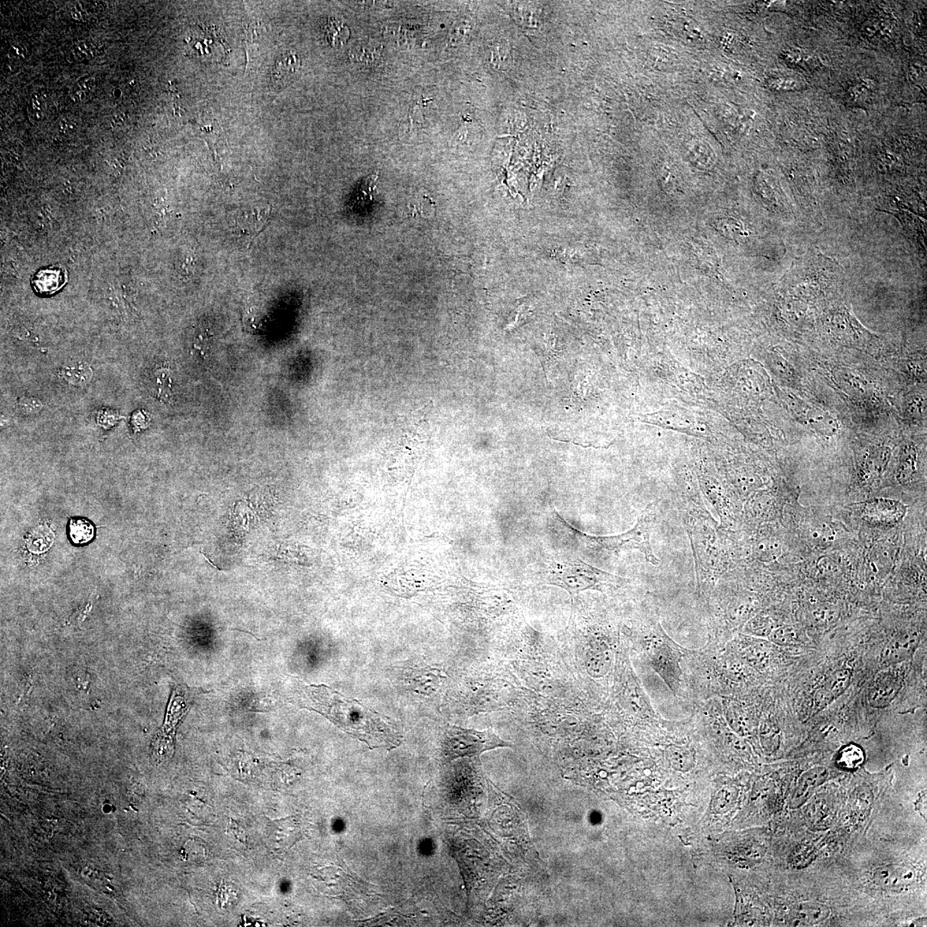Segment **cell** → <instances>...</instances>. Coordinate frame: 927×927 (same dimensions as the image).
Here are the masks:
<instances>
[{
    "mask_svg": "<svg viewBox=\"0 0 927 927\" xmlns=\"http://www.w3.org/2000/svg\"><path fill=\"white\" fill-rule=\"evenodd\" d=\"M646 642L651 665L668 685L670 690L676 694L682 674L676 651L655 635L647 638Z\"/></svg>",
    "mask_w": 927,
    "mask_h": 927,
    "instance_id": "5",
    "label": "cell"
},
{
    "mask_svg": "<svg viewBox=\"0 0 927 927\" xmlns=\"http://www.w3.org/2000/svg\"><path fill=\"white\" fill-rule=\"evenodd\" d=\"M541 582L563 588L574 598L580 591L598 589L605 584H617L624 579L591 566L572 555H556L546 561L541 571Z\"/></svg>",
    "mask_w": 927,
    "mask_h": 927,
    "instance_id": "2",
    "label": "cell"
},
{
    "mask_svg": "<svg viewBox=\"0 0 927 927\" xmlns=\"http://www.w3.org/2000/svg\"><path fill=\"white\" fill-rule=\"evenodd\" d=\"M806 420L811 427L824 435H834L838 430V423L828 412L818 408L807 407Z\"/></svg>",
    "mask_w": 927,
    "mask_h": 927,
    "instance_id": "19",
    "label": "cell"
},
{
    "mask_svg": "<svg viewBox=\"0 0 927 927\" xmlns=\"http://www.w3.org/2000/svg\"><path fill=\"white\" fill-rule=\"evenodd\" d=\"M61 375L73 385L84 386L91 379L92 371L87 364L77 363L65 368Z\"/></svg>",
    "mask_w": 927,
    "mask_h": 927,
    "instance_id": "26",
    "label": "cell"
},
{
    "mask_svg": "<svg viewBox=\"0 0 927 927\" xmlns=\"http://www.w3.org/2000/svg\"><path fill=\"white\" fill-rule=\"evenodd\" d=\"M512 747L511 744L499 738L490 730L476 731L451 725L446 728L445 732L442 755L445 761L451 762L457 758L474 757L497 748Z\"/></svg>",
    "mask_w": 927,
    "mask_h": 927,
    "instance_id": "4",
    "label": "cell"
},
{
    "mask_svg": "<svg viewBox=\"0 0 927 927\" xmlns=\"http://www.w3.org/2000/svg\"><path fill=\"white\" fill-rule=\"evenodd\" d=\"M744 658L755 669H764L769 663V655L761 647H749L744 651Z\"/></svg>",
    "mask_w": 927,
    "mask_h": 927,
    "instance_id": "29",
    "label": "cell"
},
{
    "mask_svg": "<svg viewBox=\"0 0 927 927\" xmlns=\"http://www.w3.org/2000/svg\"><path fill=\"white\" fill-rule=\"evenodd\" d=\"M891 454V449L886 446L869 450L859 465V475L861 481L870 485L883 475L888 467Z\"/></svg>",
    "mask_w": 927,
    "mask_h": 927,
    "instance_id": "12",
    "label": "cell"
},
{
    "mask_svg": "<svg viewBox=\"0 0 927 927\" xmlns=\"http://www.w3.org/2000/svg\"><path fill=\"white\" fill-rule=\"evenodd\" d=\"M747 629L759 636L769 635L774 631L773 621L766 617H755L748 624Z\"/></svg>",
    "mask_w": 927,
    "mask_h": 927,
    "instance_id": "31",
    "label": "cell"
},
{
    "mask_svg": "<svg viewBox=\"0 0 927 927\" xmlns=\"http://www.w3.org/2000/svg\"><path fill=\"white\" fill-rule=\"evenodd\" d=\"M93 82H94V80H92V78L82 82H77L72 89V96L73 99L80 100L82 98H84L87 93L91 91L93 86H94V85H93Z\"/></svg>",
    "mask_w": 927,
    "mask_h": 927,
    "instance_id": "33",
    "label": "cell"
},
{
    "mask_svg": "<svg viewBox=\"0 0 927 927\" xmlns=\"http://www.w3.org/2000/svg\"><path fill=\"white\" fill-rule=\"evenodd\" d=\"M133 426L139 428V429H142V428L147 426L149 419H147V416L144 413L137 412L133 416Z\"/></svg>",
    "mask_w": 927,
    "mask_h": 927,
    "instance_id": "38",
    "label": "cell"
},
{
    "mask_svg": "<svg viewBox=\"0 0 927 927\" xmlns=\"http://www.w3.org/2000/svg\"><path fill=\"white\" fill-rule=\"evenodd\" d=\"M229 830L230 832L233 834V836L236 837L237 840H239L241 841V843H243L244 844L247 843V836H246V832L244 831L243 829L241 828L239 824H236V822H234V820H230L229 825Z\"/></svg>",
    "mask_w": 927,
    "mask_h": 927,
    "instance_id": "37",
    "label": "cell"
},
{
    "mask_svg": "<svg viewBox=\"0 0 927 927\" xmlns=\"http://www.w3.org/2000/svg\"><path fill=\"white\" fill-rule=\"evenodd\" d=\"M829 914V908L824 904L799 903L789 911L788 923L792 926H813L824 922Z\"/></svg>",
    "mask_w": 927,
    "mask_h": 927,
    "instance_id": "13",
    "label": "cell"
},
{
    "mask_svg": "<svg viewBox=\"0 0 927 927\" xmlns=\"http://www.w3.org/2000/svg\"><path fill=\"white\" fill-rule=\"evenodd\" d=\"M906 506L891 499L877 498L867 501L862 505L864 519L877 526H892L905 516Z\"/></svg>",
    "mask_w": 927,
    "mask_h": 927,
    "instance_id": "6",
    "label": "cell"
},
{
    "mask_svg": "<svg viewBox=\"0 0 927 927\" xmlns=\"http://www.w3.org/2000/svg\"><path fill=\"white\" fill-rule=\"evenodd\" d=\"M829 326L841 340L851 344L854 342L859 344L871 336L870 331L858 322L850 309L846 307L834 312L830 318Z\"/></svg>",
    "mask_w": 927,
    "mask_h": 927,
    "instance_id": "8",
    "label": "cell"
},
{
    "mask_svg": "<svg viewBox=\"0 0 927 927\" xmlns=\"http://www.w3.org/2000/svg\"><path fill=\"white\" fill-rule=\"evenodd\" d=\"M903 687V680L895 672L878 675L868 695L870 705L874 709H884L894 701Z\"/></svg>",
    "mask_w": 927,
    "mask_h": 927,
    "instance_id": "9",
    "label": "cell"
},
{
    "mask_svg": "<svg viewBox=\"0 0 927 927\" xmlns=\"http://www.w3.org/2000/svg\"><path fill=\"white\" fill-rule=\"evenodd\" d=\"M865 752L857 744H850L841 750L837 755V763L844 769H858L865 762Z\"/></svg>",
    "mask_w": 927,
    "mask_h": 927,
    "instance_id": "24",
    "label": "cell"
},
{
    "mask_svg": "<svg viewBox=\"0 0 927 927\" xmlns=\"http://www.w3.org/2000/svg\"><path fill=\"white\" fill-rule=\"evenodd\" d=\"M301 695V707L329 718L370 749L393 750L402 743V736L390 727L384 717L356 700L345 698L325 685L304 687Z\"/></svg>",
    "mask_w": 927,
    "mask_h": 927,
    "instance_id": "1",
    "label": "cell"
},
{
    "mask_svg": "<svg viewBox=\"0 0 927 927\" xmlns=\"http://www.w3.org/2000/svg\"><path fill=\"white\" fill-rule=\"evenodd\" d=\"M917 446L912 443H907L902 446L896 472V478L900 485H907L913 480L917 472Z\"/></svg>",
    "mask_w": 927,
    "mask_h": 927,
    "instance_id": "17",
    "label": "cell"
},
{
    "mask_svg": "<svg viewBox=\"0 0 927 927\" xmlns=\"http://www.w3.org/2000/svg\"><path fill=\"white\" fill-rule=\"evenodd\" d=\"M874 881L884 891L903 892L917 880L913 868L903 865H887L878 867L873 874Z\"/></svg>",
    "mask_w": 927,
    "mask_h": 927,
    "instance_id": "7",
    "label": "cell"
},
{
    "mask_svg": "<svg viewBox=\"0 0 927 927\" xmlns=\"http://www.w3.org/2000/svg\"><path fill=\"white\" fill-rule=\"evenodd\" d=\"M665 755L670 764L679 771L687 772L695 766V752L691 748L670 746Z\"/></svg>",
    "mask_w": 927,
    "mask_h": 927,
    "instance_id": "21",
    "label": "cell"
},
{
    "mask_svg": "<svg viewBox=\"0 0 927 927\" xmlns=\"http://www.w3.org/2000/svg\"><path fill=\"white\" fill-rule=\"evenodd\" d=\"M379 178V173L375 172L368 178L365 179L364 183L361 187L360 191L357 193L355 198V206L363 207L371 202L373 199V193L376 188V181Z\"/></svg>",
    "mask_w": 927,
    "mask_h": 927,
    "instance_id": "28",
    "label": "cell"
},
{
    "mask_svg": "<svg viewBox=\"0 0 927 927\" xmlns=\"http://www.w3.org/2000/svg\"><path fill=\"white\" fill-rule=\"evenodd\" d=\"M919 638L917 633H905L896 638L882 654V661L885 665H896L906 661L912 657L917 649Z\"/></svg>",
    "mask_w": 927,
    "mask_h": 927,
    "instance_id": "14",
    "label": "cell"
},
{
    "mask_svg": "<svg viewBox=\"0 0 927 927\" xmlns=\"http://www.w3.org/2000/svg\"><path fill=\"white\" fill-rule=\"evenodd\" d=\"M896 557V547L892 543L882 542L874 547L871 559L878 571H888L894 564Z\"/></svg>",
    "mask_w": 927,
    "mask_h": 927,
    "instance_id": "23",
    "label": "cell"
},
{
    "mask_svg": "<svg viewBox=\"0 0 927 927\" xmlns=\"http://www.w3.org/2000/svg\"><path fill=\"white\" fill-rule=\"evenodd\" d=\"M301 61L296 54H282L278 58L271 73V85L276 91H281L287 84L289 78L299 69Z\"/></svg>",
    "mask_w": 927,
    "mask_h": 927,
    "instance_id": "16",
    "label": "cell"
},
{
    "mask_svg": "<svg viewBox=\"0 0 927 927\" xmlns=\"http://www.w3.org/2000/svg\"><path fill=\"white\" fill-rule=\"evenodd\" d=\"M829 778V771L822 767L811 769L800 776L798 785L792 796V808H798L805 804L815 790L824 784Z\"/></svg>",
    "mask_w": 927,
    "mask_h": 927,
    "instance_id": "15",
    "label": "cell"
},
{
    "mask_svg": "<svg viewBox=\"0 0 927 927\" xmlns=\"http://www.w3.org/2000/svg\"><path fill=\"white\" fill-rule=\"evenodd\" d=\"M769 636L774 643L781 646L792 645L796 640V634L794 629L789 627L774 629Z\"/></svg>",
    "mask_w": 927,
    "mask_h": 927,
    "instance_id": "32",
    "label": "cell"
},
{
    "mask_svg": "<svg viewBox=\"0 0 927 927\" xmlns=\"http://www.w3.org/2000/svg\"><path fill=\"white\" fill-rule=\"evenodd\" d=\"M266 835L275 850L290 848L301 838L299 822L295 817L270 820L266 825Z\"/></svg>",
    "mask_w": 927,
    "mask_h": 927,
    "instance_id": "10",
    "label": "cell"
},
{
    "mask_svg": "<svg viewBox=\"0 0 927 927\" xmlns=\"http://www.w3.org/2000/svg\"><path fill=\"white\" fill-rule=\"evenodd\" d=\"M325 31L327 40L331 46L340 47L347 43L349 37V29L336 18H329Z\"/></svg>",
    "mask_w": 927,
    "mask_h": 927,
    "instance_id": "25",
    "label": "cell"
},
{
    "mask_svg": "<svg viewBox=\"0 0 927 927\" xmlns=\"http://www.w3.org/2000/svg\"><path fill=\"white\" fill-rule=\"evenodd\" d=\"M126 119L125 115L123 114H116L113 117L112 124H113V126H121L123 125V123L126 121Z\"/></svg>",
    "mask_w": 927,
    "mask_h": 927,
    "instance_id": "40",
    "label": "cell"
},
{
    "mask_svg": "<svg viewBox=\"0 0 927 927\" xmlns=\"http://www.w3.org/2000/svg\"><path fill=\"white\" fill-rule=\"evenodd\" d=\"M75 124L68 120V119H62V120L59 121V131L63 133L72 132L73 131V129L75 128Z\"/></svg>",
    "mask_w": 927,
    "mask_h": 927,
    "instance_id": "39",
    "label": "cell"
},
{
    "mask_svg": "<svg viewBox=\"0 0 927 927\" xmlns=\"http://www.w3.org/2000/svg\"><path fill=\"white\" fill-rule=\"evenodd\" d=\"M852 673L850 670H838L818 688L814 696L815 707L818 710L827 707L850 686Z\"/></svg>",
    "mask_w": 927,
    "mask_h": 927,
    "instance_id": "11",
    "label": "cell"
},
{
    "mask_svg": "<svg viewBox=\"0 0 927 927\" xmlns=\"http://www.w3.org/2000/svg\"><path fill=\"white\" fill-rule=\"evenodd\" d=\"M752 502H752V506H751L752 512H754L755 515H766V513H769V510L771 509L770 508H771V504L773 501L768 500V501H752Z\"/></svg>",
    "mask_w": 927,
    "mask_h": 927,
    "instance_id": "36",
    "label": "cell"
},
{
    "mask_svg": "<svg viewBox=\"0 0 927 927\" xmlns=\"http://www.w3.org/2000/svg\"><path fill=\"white\" fill-rule=\"evenodd\" d=\"M811 541L817 545H827L835 538V532L826 524H819L810 531Z\"/></svg>",
    "mask_w": 927,
    "mask_h": 927,
    "instance_id": "30",
    "label": "cell"
},
{
    "mask_svg": "<svg viewBox=\"0 0 927 927\" xmlns=\"http://www.w3.org/2000/svg\"><path fill=\"white\" fill-rule=\"evenodd\" d=\"M68 536L74 545H84L91 542L95 536V527L91 521L81 517L70 519L68 525Z\"/></svg>",
    "mask_w": 927,
    "mask_h": 927,
    "instance_id": "20",
    "label": "cell"
},
{
    "mask_svg": "<svg viewBox=\"0 0 927 927\" xmlns=\"http://www.w3.org/2000/svg\"><path fill=\"white\" fill-rule=\"evenodd\" d=\"M725 714L729 724L739 732L747 731L748 720L746 713L738 705L728 702L725 704Z\"/></svg>",
    "mask_w": 927,
    "mask_h": 927,
    "instance_id": "27",
    "label": "cell"
},
{
    "mask_svg": "<svg viewBox=\"0 0 927 927\" xmlns=\"http://www.w3.org/2000/svg\"><path fill=\"white\" fill-rule=\"evenodd\" d=\"M66 284L65 271L59 268H50L39 271L33 278V285L40 295H53Z\"/></svg>",
    "mask_w": 927,
    "mask_h": 927,
    "instance_id": "18",
    "label": "cell"
},
{
    "mask_svg": "<svg viewBox=\"0 0 927 927\" xmlns=\"http://www.w3.org/2000/svg\"><path fill=\"white\" fill-rule=\"evenodd\" d=\"M94 51H96L94 45L83 43L77 44L73 48L72 54L77 59H84L85 58L91 57Z\"/></svg>",
    "mask_w": 927,
    "mask_h": 927,
    "instance_id": "34",
    "label": "cell"
},
{
    "mask_svg": "<svg viewBox=\"0 0 927 927\" xmlns=\"http://www.w3.org/2000/svg\"><path fill=\"white\" fill-rule=\"evenodd\" d=\"M555 521L562 527L575 536L579 542L588 548L605 549L612 552H620L621 550H638L644 555L647 563L654 566L661 564V560L655 556L651 545V518L649 513H644L639 516L638 522L631 530L615 536H591L582 534L575 529L562 519L557 512L553 510Z\"/></svg>",
    "mask_w": 927,
    "mask_h": 927,
    "instance_id": "3",
    "label": "cell"
},
{
    "mask_svg": "<svg viewBox=\"0 0 927 927\" xmlns=\"http://www.w3.org/2000/svg\"><path fill=\"white\" fill-rule=\"evenodd\" d=\"M754 556L762 563H772L776 561L783 553L781 543L774 538H762L755 543Z\"/></svg>",
    "mask_w": 927,
    "mask_h": 927,
    "instance_id": "22",
    "label": "cell"
},
{
    "mask_svg": "<svg viewBox=\"0 0 927 927\" xmlns=\"http://www.w3.org/2000/svg\"><path fill=\"white\" fill-rule=\"evenodd\" d=\"M20 405L22 411L26 413L37 412L42 407L40 401L33 400V398H22L20 402Z\"/></svg>",
    "mask_w": 927,
    "mask_h": 927,
    "instance_id": "35",
    "label": "cell"
}]
</instances>
